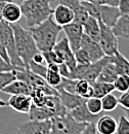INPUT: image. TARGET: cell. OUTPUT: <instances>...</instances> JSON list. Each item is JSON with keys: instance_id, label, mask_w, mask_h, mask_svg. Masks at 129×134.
Instances as JSON below:
<instances>
[{"instance_id": "6da1fadb", "label": "cell", "mask_w": 129, "mask_h": 134, "mask_svg": "<svg viewBox=\"0 0 129 134\" xmlns=\"http://www.w3.org/2000/svg\"><path fill=\"white\" fill-rule=\"evenodd\" d=\"M29 31L32 34L37 49L40 52H45L53 49L54 44L57 41V37L63 29L52 20V17L50 16L42 23L34 27H30Z\"/></svg>"}, {"instance_id": "7a4b0ae2", "label": "cell", "mask_w": 129, "mask_h": 134, "mask_svg": "<svg viewBox=\"0 0 129 134\" xmlns=\"http://www.w3.org/2000/svg\"><path fill=\"white\" fill-rule=\"evenodd\" d=\"M20 6L29 28L45 21L53 12L49 0H25Z\"/></svg>"}, {"instance_id": "3957f363", "label": "cell", "mask_w": 129, "mask_h": 134, "mask_svg": "<svg viewBox=\"0 0 129 134\" xmlns=\"http://www.w3.org/2000/svg\"><path fill=\"white\" fill-rule=\"evenodd\" d=\"M11 27L15 35L16 53L21 60L24 62L25 67L28 68L29 63L32 61L34 54L39 50L37 49L32 34L29 30H26L24 27H22V25L18 24V22L11 24Z\"/></svg>"}, {"instance_id": "277c9868", "label": "cell", "mask_w": 129, "mask_h": 134, "mask_svg": "<svg viewBox=\"0 0 129 134\" xmlns=\"http://www.w3.org/2000/svg\"><path fill=\"white\" fill-rule=\"evenodd\" d=\"M52 134H82L87 123L76 121L68 111L64 116H56L50 119Z\"/></svg>"}, {"instance_id": "5b68a950", "label": "cell", "mask_w": 129, "mask_h": 134, "mask_svg": "<svg viewBox=\"0 0 129 134\" xmlns=\"http://www.w3.org/2000/svg\"><path fill=\"white\" fill-rule=\"evenodd\" d=\"M82 5L85 7L87 14L102 22L109 27H113L120 17V12L117 6L112 5H95L87 1H81Z\"/></svg>"}, {"instance_id": "8992f818", "label": "cell", "mask_w": 129, "mask_h": 134, "mask_svg": "<svg viewBox=\"0 0 129 134\" xmlns=\"http://www.w3.org/2000/svg\"><path fill=\"white\" fill-rule=\"evenodd\" d=\"M0 38H1L3 47L5 48V50L8 54L10 64H12L14 66L25 67L24 62L21 60V58L18 57V55L16 53L15 35H14L11 24L4 20L0 21Z\"/></svg>"}, {"instance_id": "52a82bcc", "label": "cell", "mask_w": 129, "mask_h": 134, "mask_svg": "<svg viewBox=\"0 0 129 134\" xmlns=\"http://www.w3.org/2000/svg\"><path fill=\"white\" fill-rule=\"evenodd\" d=\"M98 23H99V36L97 42L99 43L106 56H112L119 51L118 37L114 33L112 27L107 26L100 21H98Z\"/></svg>"}, {"instance_id": "ba28073f", "label": "cell", "mask_w": 129, "mask_h": 134, "mask_svg": "<svg viewBox=\"0 0 129 134\" xmlns=\"http://www.w3.org/2000/svg\"><path fill=\"white\" fill-rule=\"evenodd\" d=\"M50 120H30L18 126L16 133L20 134H50Z\"/></svg>"}, {"instance_id": "9c48e42d", "label": "cell", "mask_w": 129, "mask_h": 134, "mask_svg": "<svg viewBox=\"0 0 129 134\" xmlns=\"http://www.w3.org/2000/svg\"><path fill=\"white\" fill-rule=\"evenodd\" d=\"M52 50H54L57 53V55L61 57L63 63L67 65V67L70 69V71L75 68L76 64H77L75 55H74V52L71 49L66 36L63 37L62 39H60L59 41H56V43L54 44Z\"/></svg>"}, {"instance_id": "30bf717a", "label": "cell", "mask_w": 129, "mask_h": 134, "mask_svg": "<svg viewBox=\"0 0 129 134\" xmlns=\"http://www.w3.org/2000/svg\"><path fill=\"white\" fill-rule=\"evenodd\" d=\"M63 31L66 34V38L69 41V44L73 52H76L80 49V43L82 36H83V26L77 23V22H72L64 27H62Z\"/></svg>"}, {"instance_id": "8fae6325", "label": "cell", "mask_w": 129, "mask_h": 134, "mask_svg": "<svg viewBox=\"0 0 129 134\" xmlns=\"http://www.w3.org/2000/svg\"><path fill=\"white\" fill-rule=\"evenodd\" d=\"M80 48L83 49L88 55L89 58L91 60V62H95L97 60H99L100 58H102L105 55L104 51L101 50L99 43L96 40L90 38L88 35H86L85 33H83L82 39H81Z\"/></svg>"}, {"instance_id": "7c38bea8", "label": "cell", "mask_w": 129, "mask_h": 134, "mask_svg": "<svg viewBox=\"0 0 129 134\" xmlns=\"http://www.w3.org/2000/svg\"><path fill=\"white\" fill-rule=\"evenodd\" d=\"M32 105V98L30 95L26 94H16L11 95L7 101V106L11 107L14 110L21 114H28Z\"/></svg>"}, {"instance_id": "4fadbf2b", "label": "cell", "mask_w": 129, "mask_h": 134, "mask_svg": "<svg viewBox=\"0 0 129 134\" xmlns=\"http://www.w3.org/2000/svg\"><path fill=\"white\" fill-rule=\"evenodd\" d=\"M51 17H52V20L61 27H64L66 25L74 22L73 10L69 6L61 3H59V5L53 9Z\"/></svg>"}, {"instance_id": "5bb4252c", "label": "cell", "mask_w": 129, "mask_h": 134, "mask_svg": "<svg viewBox=\"0 0 129 134\" xmlns=\"http://www.w3.org/2000/svg\"><path fill=\"white\" fill-rule=\"evenodd\" d=\"M59 97L62 101V103L64 104V106L67 108V110H71L75 107H77L78 105H80L82 103H84L86 99L81 97L80 95L75 94V93H70L68 91H66L64 89H60L59 91Z\"/></svg>"}, {"instance_id": "9a60e30c", "label": "cell", "mask_w": 129, "mask_h": 134, "mask_svg": "<svg viewBox=\"0 0 129 134\" xmlns=\"http://www.w3.org/2000/svg\"><path fill=\"white\" fill-rule=\"evenodd\" d=\"M69 113L76 121L82 122V123H90V122H95L96 123L98 118L100 117V114L99 115L91 114L87 109V107L85 105V102L80 104V105H78L77 107L69 110Z\"/></svg>"}, {"instance_id": "2e32d148", "label": "cell", "mask_w": 129, "mask_h": 134, "mask_svg": "<svg viewBox=\"0 0 129 134\" xmlns=\"http://www.w3.org/2000/svg\"><path fill=\"white\" fill-rule=\"evenodd\" d=\"M2 18L4 21L10 24L20 22V20L22 19V10L20 4L12 1L5 2L2 10Z\"/></svg>"}, {"instance_id": "e0dca14e", "label": "cell", "mask_w": 129, "mask_h": 134, "mask_svg": "<svg viewBox=\"0 0 129 134\" xmlns=\"http://www.w3.org/2000/svg\"><path fill=\"white\" fill-rule=\"evenodd\" d=\"M32 86L22 81L16 79L11 83L5 86L1 91L3 93L9 94V95H16V94H26V95H31L32 93Z\"/></svg>"}, {"instance_id": "ac0fdd59", "label": "cell", "mask_w": 129, "mask_h": 134, "mask_svg": "<svg viewBox=\"0 0 129 134\" xmlns=\"http://www.w3.org/2000/svg\"><path fill=\"white\" fill-rule=\"evenodd\" d=\"M96 129L99 134L116 133L117 122L112 116H100L96 121Z\"/></svg>"}, {"instance_id": "d6986e66", "label": "cell", "mask_w": 129, "mask_h": 134, "mask_svg": "<svg viewBox=\"0 0 129 134\" xmlns=\"http://www.w3.org/2000/svg\"><path fill=\"white\" fill-rule=\"evenodd\" d=\"M112 29L117 37L129 39V13L120 15Z\"/></svg>"}, {"instance_id": "ffe728a7", "label": "cell", "mask_w": 129, "mask_h": 134, "mask_svg": "<svg viewBox=\"0 0 129 134\" xmlns=\"http://www.w3.org/2000/svg\"><path fill=\"white\" fill-rule=\"evenodd\" d=\"M28 114L30 120H50L51 118L56 117V113L53 109L47 106H37L33 103Z\"/></svg>"}, {"instance_id": "44dd1931", "label": "cell", "mask_w": 129, "mask_h": 134, "mask_svg": "<svg viewBox=\"0 0 129 134\" xmlns=\"http://www.w3.org/2000/svg\"><path fill=\"white\" fill-rule=\"evenodd\" d=\"M110 62H112L119 74H126L129 75V60L125 58L119 51L114 55L110 56Z\"/></svg>"}, {"instance_id": "7402d4cb", "label": "cell", "mask_w": 129, "mask_h": 134, "mask_svg": "<svg viewBox=\"0 0 129 134\" xmlns=\"http://www.w3.org/2000/svg\"><path fill=\"white\" fill-rule=\"evenodd\" d=\"M47 66V71H46V75H45V82L53 87L55 89V87H57L62 82V74L60 73V69H59V64L55 63H50L46 64Z\"/></svg>"}, {"instance_id": "603a6c76", "label": "cell", "mask_w": 129, "mask_h": 134, "mask_svg": "<svg viewBox=\"0 0 129 134\" xmlns=\"http://www.w3.org/2000/svg\"><path fill=\"white\" fill-rule=\"evenodd\" d=\"M117 76H118V73H117V70L115 68V65L112 62H110V58H109V61L101 68L96 81L106 82V83H113Z\"/></svg>"}, {"instance_id": "cb8c5ba5", "label": "cell", "mask_w": 129, "mask_h": 134, "mask_svg": "<svg viewBox=\"0 0 129 134\" xmlns=\"http://www.w3.org/2000/svg\"><path fill=\"white\" fill-rule=\"evenodd\" d=\"M83 31L86 35H88L90 38L98 40V36H99V23L98 20L95 18L89 17L87 18V20L83 23Z\"/></svg>"}, {"instance_id": "d4e9b609", "label": "cell", "mask_w": 129, "mask_h": 134, "mask_svg": "<svg viewBox=\"0 0 129 134\" xmlns=\"http://www.w3.org/2000/svg\"><path fill=\"white\" fill-rule=\"evenodd\" d=\"M92 85V89H93V96L92 97H97V98H101L105 95L109 94V93H113L115 91L113 83H106V82H100V81H95Z\"/></svg>"}, {"instance_id": "484cf974", "label": "cell", "mask_w": 129, "mask_h": 134, "mask_svg": "<svg viewBox=\"0 0 129 134\" xmlns=\"http://www.w3.org/2000/svg\"><path fill=\"white\" fill-rule=\"evenodd\" d=\"M75 93L85 99L90 98L93 96L92 85L86 80H77V83L75 86Z\"/></svg>"}, {"instance_id": "4316f807", "label": "cell", "mask_w": 129, "mask_h": 134, "mask_svg": "<svg viewBox=\"0 0 129 134\" xmlns=\"http://www.w3.org/2000/svg\"><path fill=\"white\" fill-rule=\"evenodd\" d=\"M100 99H101V106H102V110L104 111L115 110L117 108V106L119 105L118 98L114 94H112V93H109V94L105 95Z\"/></svg>"}, {"instance_id": "83f0119b", "label": "cell", "mask_w": 129, "mask_h": 134, "mask_svg": "<svg viewBox=\"0 0 129 134\" xmlns=\"http://www.w3.org/2000/svg\"><path fill=\"white\" fill-rule=\"evenodd\" d=\"M85 105L87 109L94 115H99L102 111V106H101V99L97 97H90L87 98L85 101Z\"/></svg>"}, {"instance_id": "f1b7e54d", "label": "cell", "mask_w": 129, "mask_h": 134, "mask_svg": "<svg viewBox=\"0 0 129 134\" xmlns=\"http://www.w3.org/2000/svg\"><path fill=\"white\" fill-rule=\"evenodd\" d=\"M113 85L116 91H118L120 93L126 92L129 88V75L119 74L113 82Z\"/></svg>"}, {"instance_id": "f546056e", "label": "cell", "mask_w": 129, "mask_h": 134, "mask_svg": "<svg viewBox=\"0 0 129 134\" xmlns=\"http://www.w3.org/2000/svg\"><path fill=\"white\" fill-rule=\"evenodd\" d=\"M16 77V73L15 70H10V71H0V91L9 83H11L12 81H15Z\"/></svg>"}, {"instance_id": "4dcf8cb0", "label": "cell", "mask_w": 129, "mask_h": 134, "mask_svg": "<svg viewBox=\"0 0 129 134\" xmlns=\"http://www.w3.org/2000/svg\"><path fill=\"white\" fill-rule=\"evenodd\" d=\"M116 133L118 134H129V119L125 115L120 116L119 122L117 123Z\"/></svg>"}, {"instance_id": "1f68e13d", "label": "cell", "mask_w": 129, "mask_h": 134, "mask_svg": "<svg viewBox=\"0 0 129 134\" xmlns=\"http://www.w3.org/2000/svg\"><path fill=\"white\" fill-rule=\"evenodd\" d=\"M43 56H44V60L46 64H50V63H55V64H61L63 63L61 57L57 55V53L54 50H49L42 52Z\"/></svg>"}, {"instance_id": "d6a6232c", "label": "cell", "mask_w": 129, "mask_h": 134, "mask_svg": "<svg viewBox=\"0 0 129 134\" xmlns=\"http://www.w3.org/2000/svg\"><path fill=\"white\" fill-rule=\"evenodd\" d=\"M28 69H30L32 72L38 74L39 76L45 79V75H46V71H47V66L44 65V64H38V63H35L34 61H31L28 65Z\"/></svg>"}, {"instance_id": "836d02e7", "label": "cell", "mask_w": 129, "mask_h": 134, "mask_svg": "<svg viewBox=\"0 0 129 134\" xmlns=\"http://www.w3.org/2000/svg\"><path fill=\"white\" fill-rule=\"evenodd\" d=\"M74 55H75V59H76V62L78 64H89L91 63V60L89 58V55L83 50V49H79L76 52H74Z\"/></svg>"}, {"instance_id": "e575fe53", "label": "cell", "mask_w": 129, "mask_h": 134, "mask_svg": "<svg viewBox=\"0 0 129 134\" xmlns=\"http://www.w3.org/2000/svg\"><path fill=\"white\" fill-rule=\"evenodd\" d=\"M25 67H17L11 65L10 63L6 62L1 56H0V71H10V70H17V69H23Z\"/></svg>"}, {"instance_id": "d590c367", "label": "cell", "mask_w": 129, "mask_h": 134, "mask_svg": "<svg viewBox=\"0 0 129 134\" xmlns=\"http://www.w3.org/2000/svg\"><path fill=\"white\" fill-rule=\"evenodd\" d=\"M80 1H87V2L93 3L95 5H112V6H117L119 0H80Z\"/></svg>"}, {"instance_id": "8d00e7d4", "label": "cell", "mask_w": 129, "mask_h": 134, "mask_svg": "<svg viewBox=\"0 0 129 134\" xmlns=\"http://www.w3.org/2000/svg\"><path fill=\"white\" fill-rule=\"evenodd\" d=\"M118 103L124 109H129V92H123V94L118 98Z\"/></svg>"}, {"instance_id": "74e56055", "label": "cell", "mask_w": 129, "mask_h": 134, "mask_svg": "<svg viewBox=\"0 0 129 134\" xmlns=\"http://www.w3.org/2000/svg\"><path fill=\"white\" fill-rule=\"evenodd\" d=\"M117 7L121 15L129 13V0H119Z\"/></svg>"}, {"instance_id": "f35d334b", "label": "cell", "mask_w": 129, "mask_h": 134, "mask_svg": "<svg viewBox=\"0 0 129 134\" xmlns=\"http://www.w3.org/2000/svg\"><path fill=\"white\" fill-rule=\"evenodd\" d=\"M98 133L96 129V123L95 122H90V123H87L82 134H96Z\"/></svg>"}, {"instance_id": "ab89813d", "label": "cell", "mask_w": 129, "mask_h": 134, "mask_svg": "<svg viewBox=\"0 0 129 134\" xmlns=\"http://www.w3.org/2000/svg\"><path fill=\"white\" fill-rule=\"evenodd\" d=\"M32 61H34L35 63H38V64H44L45 60H44V56H43L42 52L38 51L37 53H35L34 56L32 57Z\"/></svg>"}, {"instance_id": "60d3db41", "label": "cell", "mask_w": 129, "mask_h": 134, "mask_svg": "<svg viewBox=\"0 0 129 134\" xmlns=\"http://www.w3.org/2000/svg\"><path fill=\"white\" fill-rule=\"evenodd\" d=\"M0 56L6 61V62H8V63H10V60H9V57H8V54H7V52L5 50V48L3 47V44H2V41H1V38H0ZM12 65V64H11Z\"/></svg>"}, {"instance_id": "b9f144b4", "label": "cell", "mask_w": 129, "mask_h": 134, "mask_svg": "<svg viewBox=\"0 0 129 134\" xmlns=\"http://www.w3.org/2000/svg\"><path fill=\"white\" fill-rule=\"evenodd\" d=\"M4 4H5V2H0V21L3 20V18H2V10H3Z\"/></svg>"}, {"instance_id": "7bdbcfd3", "label": "cell", "mask_w": 129, "mask_h": 134, "mask_svg": "<svg viewBox=\"0 0 129 134\" xmlns=\"http://www.w3.org/2000/svg\"><path fill=\"white\" fill-rule=\"evenodd\" d=\"M4 106H7V102L0 99V107H4Z\"/></svg>"}, {"instance_id": "ee69618b", "label": "cell", "mask_w": 129, "mask_h": 134, "mask_svg": "<svg viewBox=\"0 0 129 134\" xmlns=\"http://www.w3.org/2000/svg\"><path fill=\"white\" fill-rule=\"evenodd\" d=\"M12 2H16V3H17V4H21L22 2H24L25 0H11Z\"/></svg>"}, {"instance_id": "f6af8a7d", "label": "cell", "mask_w": 129, "mask_h": 134, "mask_svg": "<svg viewBox=\"0 0 129 134\" xmlns=\"http://www.w3.org/2000/svg\"><path fill=\"white\" fill-rule=\"evenodd\" d=\"M124 114H125V116L129 119V109H124Z\"/></svg>"}, {"instance_id": "bcb514c9", "label": "cell", "mask_w": 129, "mask_h": 134, "mask_svg": "<svg viewBox=\"0 0 129 134\" xmlns=\"http://www.w3.org/2000/svg\"><path fill=\"white\" fill-rule=\"evenodd\" d=\"M11 0H0V2H9Z\"/></svg>"}, {"instance_id": "7dc6e473", "label": "cell", "mask_w": 129, "mask_h": 134, "mask_svg": "<svg viewBox=\"0 0 129 134\" xmlns=\"http://www.w3.org/2000/svg\"><path fill=\"white\" fill-rule=\"evenodd\" d=\"M127 92H129V88H128V90H127Z\"/></svg>"}]
</instances>
